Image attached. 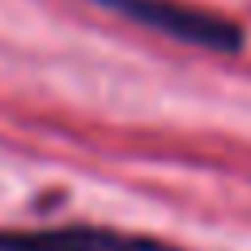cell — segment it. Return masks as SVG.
<instances>
[{
	"label": "cell",
	"instance_id": "1",
	"mask_svg": "<svg viewBox=\"0 0 251 251\" xmlns=\"http://www.w3.org/2000/svg\"><path fill=\"white\" fill-rule=\"evenodd\" d=\"M102 4L110 12H118L122 20H133L149 31H161L169 39H180L188 47L200 51H216V55H235L243 51V27L212 8H196V4H180V0H90Z\"/></svg>",
	"mask_w": 251,
	"mask_h": 251
},
{
	"label": "cell",
	"instance_id": "3",
	"mask_svg": "<svg viewBox=\"0 0 251 251\" xmlns=\"http://www.w3.org/2000/svg\"><path fill=\"white\" fill-rule=\"evenodd\" d=\"M114 251H180V247L165 243V239H153V235H118Z\"/></svg>",
	"mask_w": 251,
	"mask_h": 251
},
{
	"label": "cell",
	"instance_id": "2",
	"mask_svg": "<svg viewBox=\"0 0 251 251\" xmlns=\"http://www.w3.org/2000/svg\"><path fill=\"white\" fill-rule=\"evenodd\" d=\"M118 235L102 227H35L0 231V251H114Z\"/></svg>",
	"mask_w": 251,
	"mask_h": 251
}]
</instances>
